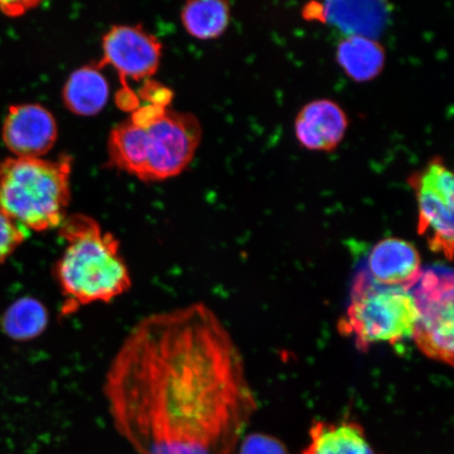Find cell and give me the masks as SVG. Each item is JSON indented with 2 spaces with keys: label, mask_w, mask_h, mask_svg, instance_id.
<instances>
[{
  "label": "cell",
  "mask_w": 454,
  "mask_h": 454,
  "mask_svg": "<svg viewBox=\"0 0 454 454\" xmlns=\"http://www.w3.org/2000/svg\"><path fill=\"white\" fill-rule=\"evenodd\" d=\"M102 395L139 454H231L257 410L241 351L204 303L136 323L112 357Z\"/></svg>",
  "instance_id": "obj_1"
},
{
  "label": "cell",
  "mask_w": 454,
  "mask_h": 454,
  "mask_svg": "<svg viewBox=\"0 0 454 454\" xmlns=\"http://www.w3.org/2000/svg\"><path fill=\"white\" fill-rule=\"evenodd\" d=\"M64 251L53 266L62 316L96 303H111L133 286L117 238L87 215H67L59 227Z\"/></svg>",
  "instance_id": "obj_2"
},
{
  "label": "cell",
  "mask_w": 454,
  "mask_h": 454,
  "mask_svg": "<svg viewBox=\"0 0 454 454\" xmlns=\"http://www.w3.org/2000/svg\"><path fill=\"white\" fill-rule=\"evenodd\" d=\"M202 137L200 123L187 113L167 109L146 127L124 121L112 130L110 161L144 181L179 175L196 154Z\"/></svg>",
  "instance_id": "obj_3"
},
{
  "label": "cell",
  "mask_w": 454,
  "mask_h": 454,
  "mask_svg": "<svg viewBox=\"0 0 454 454\" xmlns=\"http://www.w3.org/2000/svg\"><path fill=\"white\" fill-rule=\"evenodd\" d=\"M72 159L8 158L0 163V211L27 231L59 229L71 198Z\"/></svg>",
  "instance_id": "obj_4"
},
{
  "label": "cell",
  "mask_w": 454,
  "mask_h": 454,
  "mask_svg": "<svg viewBox=\"0 0 454 454\" xmlns=\"http://www.w3.org/2000/svg\"><path fill=\"white\" fill-rule=\"evenodd\" d=\"M418 320V305L410 289L381 286L361 271L339 331L365 351L374 344L395 345L412 339Z\"/></svg>",
  "instance_id": "obj_5"
},
{
  "label": "cell",
  "mask_w": 454,
  "mask_h": 454,
  "mask_svg": "<svg viewBox=\"0 0 454 454\" xmlns=\"http://www.w3.org/2000/svg\"><path fill=\"white\" fill-rule=\"evenodd\" d=\"M419 309L413 340L430 359L453 365L454 284L451 270H423L411 289Z\"/></svg>",
  "instance_id": "obj_6"
},
{
  "label": "cell",
  "mask_w": 454,
  "mask_h": 454,
  "mask_svg": "<svg viewBox=\"0 0 454 454\" xmlns=\"http://www.w3.org/2000/svg\"><path fill=\"white\" fill-rule=\"evenodd\" d=\"M408 184L416 192L418 232L431 251L452 260L454 238V183L451 170L441 158L431 159L413 173Z\"/></svg>",
  "instance_id": "obj_7"
},
{
  "label": "cell",
  "mask_w": 454,
  "mask_h": 454,
  "mask_svg": "<svg viewBox=\"0 0 454 454\" xmlns=\"http://www.w3.org/2000/svg\"><path fill=\"white\" fill-rule=\"evenodd\" d=\"M104 59L99 67L110 65L121 78L123 89L129 79L139 82L157 72L160 64L162 45L141 27L116 26L111 28L102 43Z\"/></svg>",
  "instance_id": "obj_8"
},
{
  "label": "cell",
  "mask_w": 454,
  "mask_h": 454,
  "mask_svg": "<svg viewBox=\"0 0 454 454\" xmlns=\"http://www.w3.org/2000/svg\"><path fill=\"white\" fill-rule=\"evenodd\" d=\"M57 136L55 118L39 105L11 106L3 128L5 146L16 158H41L52 149Z\"/></svg>",
  "instance_id": "obj_9"
},
{
  "label": "cell",
  "mask_w": 454,
  "mask_h": 454,
  "mask_svg": "<svg viewBox=\"0 0 454 454\" xmlns=\"http://www.w3.org/2000/svg\"><path fill=\"white\" fill-rule=\"evenodd\" d=\"M349 127L348 114L332 99L306 104L294 121V135L303 149L333 152L342 144Z\"/></svg>",
  "instance_id": "obj_10"
},
{
  "label": "cell",
  "mask_w": 454,
  "mask_h": 454,
  "mask_svg": "<svg viewBox=\"0 0 454 454\" xmlns=\"http://www.w3.org/2000/svg\"><path fill=\"white\" fill-rule=\"evenodd\" d=\"M367 274L381 286L411 291L423 274L421 255L407 240L385 238L369 254Z\"/></svg>",
  "instance_id": "obj_11"
},
{
  "label": "cell",
  "mask_w": 454,
  "mask_h": 454,
  "mask_svg": "<svg viewBox=\"0 0 454 454\" xmlns=\"http://www.w3.org/2000/svg\"><path fill=\"white\" fill-rule=\"evenodd\" d=\"M386 4L381 3H326L309 4L303 10V16L310 20H328L344 30L348 35L372 37L371 33L379 31L387 17Z\"/></svg>",
  "instance_id": "obj_12"
},
{
  "label": "cell",
  "mask_w": 454,
  "mask_h": 454,
  "mask_svg": "<svg viewBox=\"0 0 454 454\" xmlns=\"http://www.w3.org/2000/svg\"><path fill=\"white\" fill-rule=\"evenodd\" d=\"M337 64L345 75L356 83L373 81L382 73L386 51L377 39L346 35L337 45Z\"/></svg>",
  "instance_id": "obj_13"
},
{
  "label": "cell",
  "mask_w": 454,
  "mask_h": 454,
  "mask_svg": "<svg viewBox=\"0 0 454 454\" xmlns=\"http://www.w3.org/2000/svg\"><path fill=\"white\" fill-rule=\"evenodd\" d=\"M302 454H379L364 428L354 421H317L309 430V444Z\"/></svg>",
  "instance_id": "obj_14"
},
{
  "label": "cell",
  "mask_w": 454,
  "mask_h": 454,
  "mask_svg": "<svg viewBox=\"0 0 454 454\" xmlns=\"http://www.w3.org/2000/svg\"><path fill=\"white\" fill-rule=\"evenodd\" d=\"M100 69L84 67L72 74L64 90L67 109L79 116H93L104 109L110 89Z\"/></svg>",
  "instance_id": "obj_15"
},
{
  "label": "cell",
  "mask_w": 454,
  "mask_h": 454,
  "mask_svg": "<svg viewBox=\"0 0 454 454\" xmlns=\"http://www.w3.org/2000/svg\"><path fill=\"white\" fill-rule=\"evenodd\" d=\"M231 20L229 3L221 0H199L185 4L183 21L186 31L199 39L218 38Z\"/></svg>",
  "instance_id": "obj_16"
},
{
  "label": "cell",
  "mask_w": 454,
  "mask_h": 454,
  "mask_svg": "<svg viewBox=\"0 0 454 454\" xmlns=\"http://www.w3.org/2000/svg\"><path fill=\"white\" fill-rule=\"evenodd\" d=\"M48 321V310L42 302L33 298H22L5 311L3 329L10 338L27 340L41 336Z\"/></svg>",
  "instance_id": "obj_17"
},
{
  "label": "cell",
  "mask_w": 454,
  "mask_h": 454,
  "mask_svg": "<svg viewBox=\"0 0 454 454\" xmlns=\"http://www.w3.org/2000/svg\"><path fill=\"white\" fill-rule=\"evenodd\" d=\"M27 231L0 211V264L7 261L22 243Z\"/></svg>",
  "instance_id": "obj_18"
},
{
  "label": "cell",
  "mask_w": 454,
  "mask_h": 454,
  "mask_svg": "<svg viewBox=\"0 0 454 454\" xmlns=\"http://www.w3.org/2000/svg\"><path fill=\"white\" fill-rule=\"evenodd\" d=\"M239 454H288V452L279 440L262 434H254L243 440Z\"/></svg>",
  "instance_id": "obj_19"
},
{
  "label": "cell",
  "mask_w": 454,
  "mask_h": 454,
  "mask_svg": "<svg viewBox=\"0 0 454 454\" xmlns=\"http://www.w3.org/2000/svg\"><path fill=\"white\" fill-rule=\"evenodd\" d=\"M142 98L149 102V105H154L163 107H168L172 93L161 85L155 83H146L144 90H142Z\"/></svg>",
  "instance_id": "obj_20"
},
{
  "label": "cell",
  "mask_w": 454,
  "mask_h": 454,
  "mask_svg": "<svg viewBox=\"0 0 454 454\" xmlns=\"http://www.w3.org/2000/svg\"><path fill=\"white\" fill-rule=\"evenodd\" d=\"M117 104L123 110H136L139 107L137 96L130 89H122L118 93Z\"/></svg>",
  "instance_id": "obj_21"
},
{
  "label": "cell",
  "mask_w": 454,
  "mask_h": 454,
  "mask_svg": "<svg viewBox=\"0 0 454 454\" xmlns=\"http://www.w3.org/2000/svg\"><path fill=\"white\" fill-rule=\"evenodd\" d=\"M37 4L32 2L0 3V10L9 16H20L25 14L28 9L35 7Z\"/></svg>",
  "instance_id": "obj_22"
}]
</instances>
